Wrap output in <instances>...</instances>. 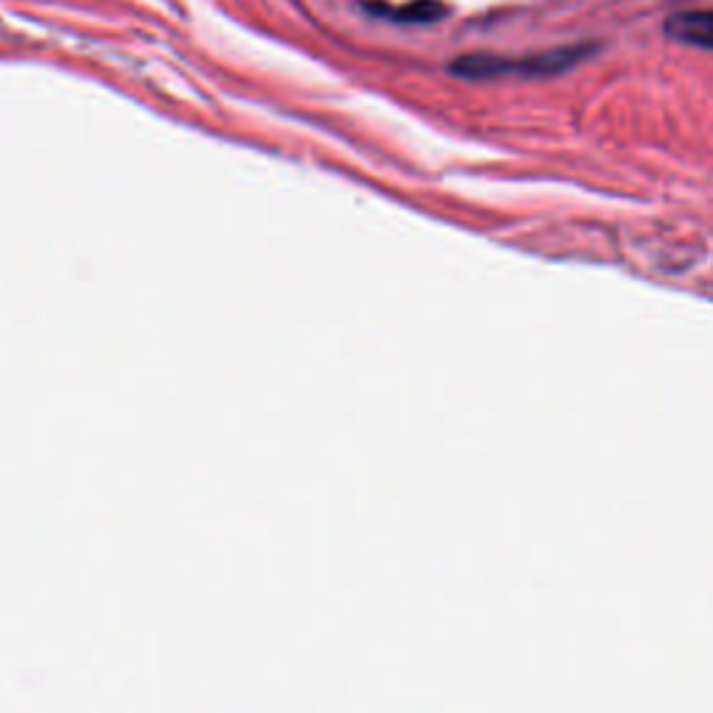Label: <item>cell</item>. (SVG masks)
Segmentation results:
<instances>
[{"instance_id":"3","label":"cell","mask_w":713,"mask_h":713,"mask_svg":"<svg viewBox=\"0 0 713 713\" xmlns=\"http://www.w3.org/2000/svg\"><path fill=\"white\" fill-rule=\"evenodd\" d=\"M371 12L379 14V17H390L396 23H415V26H427V23H435L449 14V9L443 6L441 0H413L407 6H399V9H390V6H371Z\"/></svg>"},{"instance_id":"1","label":"cell","mask_w":713,"mask_h":713,"mask_svg":"<svg viewBox=\"0 0 713 713\" xmlns=\"http://www.w3.org/2000/svg\"><path fill=\"white\" fill-rule=\"evenodd\" d=\"M597 53V45L583 42V45H563L555 51L530 53L519 59H507V56H493V53H466L460 59H454L449 65V73L466 81H488V78L502 76H521V78H544L569 73L571 67L585 62L588 56Z\"/></svg>"},{"instance_id":"2","label":"cell","mask_w":713,"mask_h":713,"mask_svg":"<svg viewBox=\"0 0 713 713\" xmlns=\"http://www.w3.org/2000/svg\"><path fill=\"white\" fill-rule=\"evenodd\" d=\"M663 34L680 45L713 51V9H688L675 12L663 23Z\"/></svg>"}]
</instances>
